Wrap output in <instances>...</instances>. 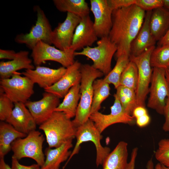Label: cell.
I'll return each instance as SVG.
<instances>
[{
	"label": "cell",
	"instance_id": "4fadbf2b",
	"mask_svg": "<svg viewBox=\"0 0 169 169\" xmlns=\"http://www.w3.org/2000/svg\"><path fill=\"white\" fill-rule=\"evenodd\" d=\"M81 18L73 13H67L64 21L59 23L52 31V44L60 50L69 49L72 45L76 28Z\"/></svg>",
	"mask_w": 169,
	"mask_h": 169
},
{
	"label": "cell",
	"instance_id": "5b68a950",
	"mask_svg": "<svg viewBox=\"0 0 169 169\" xmlns=\"http://www.w3.org/2000/svg\"><path fill=\"white\" fill-rule=\"evenodd\" d=\"M97 45L94 47H85L81 51H75L74 55H83L91 59L93 62V66L106 76L112 70V59L117 47L108 36L100 38L97 41Z\"/></svg>",
	"mask_w": 169,
	"mask_h": 169
},
{
	"label": "cell",
	"instance_id": "cb8c5ba5",
	"mask_svg": "<svg viewBox=\"0 0 169 169\" xmlns=\"http://www.w3.org/2000/svg\"><path fill=\"white\" fill-rule=\"evenodd\" d=\"M128 144L121 141L104 160L103 169H127L128 162Z\"/></svg>",
	"mask_w": 169,
	"mask_h": 169
},
{
	"label": "cell",
	"instance_id": "d590c367",
	"mask_svg": "<svg viewBox=\"0 0 169 169\" xmlns=\"http://www.w3.org/2000/svg\"><path fill=\"white\" fill-rule=\"evenodd\" d=\"M138 148L135 147L132 150L130 161L128 162L127 169H135V161L137 155ZM146 169H155L152 158L149 160L146 164Z\"/></svg>",
	"mask_w": 169,
	"mask_h": 169
},
{
	"label": "cell",
	"instance_id": "ab89813d",
	"mask_svg": "<svg viewBox=\"0 0 169 169\" xmlns=\"http://www.w3.org/2000/svg\"><path fill=\"white\" fill-rule=\"evenodd\" d=\"M163 115L165 119L162 129L165 131L169 133V98L167 101Z\"/></svg>",
	"mask_w": 169,
	"mask_h": 169
},
{
	"label": "cell",
	"instance_id": "bcb514c9",
	"mask_svg": "<svg viewBox=\"0 0 169 169\" xmlns=\"http://www.w3.org/2000/svg\"><path fill=\"white\" fill-rule=\"evenodd\" d=\"M163 7L169 10V0H163Z\"/></svg>",
	"mask_w": 169,
	"mask_h": 169
},
{
	"label": "cell",
	"instance_id": "f546056e",
	"mask_svg": "<svg viewBox=\"0 0 169 169\" xmlns=\"http://www.w3.org/2000/svg\"><path fill=\"white\" fill-rule=\"evenodd\" d=\"M130 61V57L127 56L123 55L117 58L115 66L104 78L105 81L113 84L116 89L120 85L121 76Z\"/></svg>",
	"mask_w": 169,
	"mask_h": 169
},
{
	"label": "cell",
	"instance_id": "8fae6325",
	"mask_svg": "<svg viewBox=\"0 0 169 169\" xmlns=\"http://www.w3.org/2000/svg\"><path fill=\"white\" fill-rule=\"evenodd\" d=\"M31 57L36 66L47 61L57 62L67 68L75 62L74 53L71 48L62 51L42 41L38 43L32 50Z\"/></svg>",
	"mask_w": 169,
	"mask_h": 169
},
{
	"label": "cell",
	"instance_id": "b9f144b4",
	"mask_svg": "<svg viewBox=\"0 0 169 169\" xmlns=\"http://www.w3.org/2000/svg\"><path fill=\"white\" fill-rule=\"evenodd\" d=\"M147 114H148V112L145 107L138 106L133 110L132 116L135 119H136Z\"/></svg>",
	"mask_w": 169,
	"mask_h": 169
},
{
	"label": "cell",
	"instance_id": "d6986e66",
	"mask_svg": "<svg viewBox=\"0 0 169 169\" xmlns=\"http://www.w3.org/2000/svg\"><path fill=\"white\" fill-rule=\"evenodd\" d=\"M14 104L13 111L6 121L17 131L27 135L36 130L37 124L25 104L18 102Z\"/></svg>",
	"mask_w": 169,
	"mask_h": 169
},
{
	"label": "cell",
	"instance_id": "60d3db41",
	"mask_svg": "<svg viewBox=\"0 0 169 169\" xmlns=\"http://www.w3.org/2000/svg\"><path fill=\"white\" fill-rule=\"evenodd\" d=\"M137 125L140 127H143L148 125L150 121V117L148 114L136 119Z\"/></svg>",
	"mask_w": 169,
	"mask_h": 169
},
{
	"label": "cell",
	"instance_id": "52a82bcc",
	"mask_svg": "<svg viewBox=\"0 0 169 169\" xmlns=\"http://www.w3.org/2000/svg\"><path fill=\"white\" fill-rule=\"evenodd\" d=\"M35 9L37 13L35 24L32 27L29 33L18 34L15 38L16 43L25 44L31 50L40 41L50 45L52 44L53 30L49 20L39 7L36 6Z\"/></svg>",
	"mask_w": 169,
	"mask_h": 169
},
{
	"label": "cell",
	"instance_id": "ee69618b",
	"mask_svg": "<svg viewBox=\"0 0 169 169\" xmlns=\"http://www.w3.org/2000/svg\"><path fill=\"white\" fill-rule=\"evenodd\" d=\"M0 169H13L5 162L4 158H0Z\"/></svg>",
	"mask_w": 169,
	"mask_h": 169
},
{
	"label": "cell",
	"instance_id": "ac0fdd59",
	"mask_svg": "<svg viewBox=\"0 0 169 169\" xmlns=\"http://www.w3.org/2000/svg\"><path fill=\"white\" fill-rule=\"evenodd\" d=\"M94 23L89 15L82 18L76 27L70 48L75 51L91 47L98 40Z\"/></svg>",
	"mask_w": 169,
	"mask_h": 169
},
{
	"label": "cell",
	"instance_id": "7bdbcfd3",
	"mask_svg": "<svg viewBox=\"0 0 169 169\" xmlns=\"http://www.w3.org/2000/svg\"><path fill=\"white\" fill-rule=\"evenodd\" d=\"M158 46L169 44V28L165 35L158 42Z\"/></svg>",
	"mask_w": 169,
	"mask_h": 169
},
{
	"label": "cell",
	"instance_id": "e0dca14e",
	"mask_svg": "<svg viewBox=\"0 0 169 169\" xmlns=\"http://www.w3.org/2000/svg\"><path fill=\"white\" fill-rule=\"evenodd\" d=\"M81 64L75 61L72 65L66 68L65 73L61 78L52 86L44 90L59 98L64 97L70 88L76 84L80 83Z\"/></svg>",
	"mask_w": 169,
	"mask_h": 169
},
{
	"label": "cell",
	"instance_id": "4316f807",
	"mask_svg": "<svg viewBox=\"0 0 169 169\" xmlns=\"http://www.w3.org/2000/svg\"><path fill=\"white\" fill-rule=\"evenodd\" d=\"M53 2L61 12L70 13L81 18L89 15L90 10L84 0H54Z\"/></svg>",
	"mask_w": 169,
	"mask_h": 169
},
{
	"label": "cell",
	"instance_id": "9c48e42d",
	"mask_svg": "<svg viewBox=\"0 0 169 169\" xmlns=\"http://www.w3.org/2000/svg\"><path fill=\"white\" fill-rule=\"evenodd\" d=\"M151 84L147 106L159 114L163 115L169 98V86L166 78L165 69L153 68Z\"/></svg>",
	"mask_w": 169,
	"mask_h": 169
},
{
	"label": "cell",
	"instance_id": "74e56055",
	"mask_svg": "<svg viewBox=\"0 0 169 169\" xmlns=\"http://www.w3.org/2000/svg\"><path fill=\"white\" fill-rule=\"evenodd\" d=\"M19 161L12 157L11 167L13 169H40V166L37 164H33L30 166H25L20 164Z\"/></svg>",
	"mask_w": 169,
	"mask_h": 169
},
{
	"label": "cell",
	"instance_id": "83f0119b",
	"mask_svg": "<svg viewBox=\"0 0 169 169\" xmlns=\"http://www.w3.org/2000/svg\"><path fill=\"white\" fill-rule=\"evenodd\" d=\"M93 96L91 114L99 111L102 102L110 95L109 84L104 79H96L93 84Z\"/></svg>",
	"mask_w": 169,
	"mask_h": 169
},
{
	"label": "cell",
	"instance_id": "f1b7e54d",
	"mask_svg": "<svg viewBox=\"0 0 169 169\" xmlns=\"http://www.w3.org/2000/svg\"><path fill=\"white\" fill-rule=\"evenodd\" d=\"M117 95L125 111L132 116L133 110L138 106L136 91L120 85L116 89Z\"/></svg>",
	"mask_w": 169,
	"mask_h": 169
},
{
	"label": "cell",
	"instance_id": "6da1fadb",
	"mask_svg": "<svg viewBox=\"0 0 169 169\" xmlns=\"http://www.w3.org/2000/svg\"><path fill=\"white\" fill-rule=\"evenodd\" d=\"M145 11L135 4L113 11L112 27L108 37L116 46V58L130 57L131 45L143 23Z\"/></svg>",
	"mask_w": 169,
	"mask_h": 169
},
{
	"label": "cell",
	"instance_id": "3957f363",
	"mask_svg": "<svg viewBox=\"0 0 169 169\" xmlns=\"http://www.w3.org/2000/svg\"><path fill=\"white\" fill-rule=\"evenodd\" d=\"M50 148L57 147L75 137L77 127L72 120L62 112L54 111L50 117L39 125Z\"/></svg>",
	"mask_w": 169,
	"mask_h": 169
},
{
	"label": "cell",
	"instance_id": "44dd1931",
	"mask_svg": "<svg viewBox=\"0 0 169 169\" xmlns=\"http://www.w3.org/2000/svg\"><path fill=\"white\" fill-rule=\"evenodd\" d=\"M29 52L21 51L17 53L14 59L8 61L0 62L1 79L10 78L18 70L23 69H33L32 60L29 58Z\"/></svg>",
	"mask_w": 169,
	"mask_h": 169
},
{
	"label": "cell",
	"instance_id": "7402d4cb",
	"mask_svg": "<svg viewBox=\"0 0 169 169\" xmlns=\"http://www.w3.org/2000/svg\"><path fill=\"white\" fill-rule=\"evenodd\" d=\"M73 140H69L54 149H46L44 163L40 169H59L61 164L69 157L72 151L69 150L73 146Z\"/></svg>",
	"mask_w": 169,
	"mask_h": 169
},
{
	"label": "cell",
	"instance_id": "9a60e30c",
	"mask_svg": "<svg viewBox=\"0 0 169 169\" xmlns=\"http://www.w3.org/2000/svg\"><path fill=\"white\" fill-rule=\"evenodd\" d=\"M60 104L59 98L50 93L45 92L43 97L36 101L28 100L25 105L39 125L45 122L51 116Z\"/></svg>",
	"mask_w": 169,
	"mask_h": 169
},
{
	"label": "cell",
	"instance_id": "5bb4252c",
	"mask_svg": "<svg viewBox=\"0 0 169 169\" xmlns=\"http://www.w3.org/2000/svg\"><path fill=\"white\" fill-rule=\"evenodd\" d=\"M94 18V27L98 38L108 36L112 25L113 10L107 0H90Z\"/></svg>",
	"mask_w": 169,
	"mask_h": 169
},
{
	"label": "cell",
	"instance_id": "7dc6e473",
	"mask_svg": "<svg viewBox=\"0 0 169 169\" xmlns=\"http://www.w3.org/2000/svg\"><path fill=\"white\" fill-rule=\"evenodd\" d=\"M155 169H162L161 165L159 163H158L156 165Z\"/></svg>",
	"mask_w": 169,
	"mask_h": 169
},
{
	"label": "cell",
	"instance_id": "d4e9b609",
	"mask_svg": "<svg viewBox=\"0 0 169 169\" xmlns=\"http://www.w3.org/2000/svg\"><path fill=\"white\" fill-rule=\"evenodd\" d=\"M27 135L16 130L10 124L0 123V158H4L11 150V144L16 139L25 137Z\"/></svg>",
	"mask_w": 169,
	"mask_h": 169
},
{
	"label": "cell",
	"instance_id": "603a6c76",
	"mask_svg": "<svg viewBox=\"0 0 169 169\" xmlns=\"http://www.w3.org/2000/svg\"><path fill=\"white\" fill-rule=\"evenodd\" d=\"M149 27L153 38L156 41H158L169 28V10L162 7L152 10Z\"/></svg>",
	"mask_w": 169,
	"mask_h": 169
},
{
	"label": "cell",
	"instance_id": "f6af8a7d",
	"mask_svg": "<svg viewBox=\"0 0 169 169\" xmlns=\"http://www.w3.org/2000/svg\"><path fill=\"white\" fill-rule=\"evenodd\" d=\"M165 76L169 86V66L165 69Z\"/></svg>",
	"mask_w": 169,
	"mask_h": 169
},
{
	"label": "cell",
	"instance_id": "d6a6232c",
	"mask_svg": "<svg viewBox=\"0 0 169 169\" xmlns=\"http://www.w3.org/2000/svg\"><path fill=\"white\" fill-rule=\"evenodd\" d=\"M158 145L155 157L161 165L169 169V138L161 139Z\"/></svg>",
	"mask_w": 169,
	"mask_h": 169
},
{
	"label": "cell",
	"instance_id": "f35d334b",
	"mask_svg": "<svg viewBox=\"0 0 169 169\" xmlns=\"http://www.w3.org/2000/svg\"><path fill=\"white\" fill-rule=\"evenodd\" d=\"M17 53L14 50L0 49V59L12 60L16 57Z\"/></svg>",
	"mask_w": 169,
	"mask_h": 169
},
{
	"label": "cell",
	"instance_id": "ffe728a7",
	"mask_svg": "<svg viewBox=\"0 0 169 169\" xmlns=\"http://www.w3.org/2000/svg\"><path fill=\"white\" fill-rule=\"evenodd\" d=\"M151 12L152 11H148L146 13L143 24L131 43L130 56H138L148 48L155 46L156 41L152 35L149 27Z\"/></svg>",
	"mask_w": 169,
	"mask_h": 169
},
{
	"label": "cell",
	"instance_id": "1f68e13d",
	"mask_svg": "<svg viewBox=\"0 0 169 169\" xmlns=\"http://www.w3.org/2000/svg\"><path fill=\"white\" fill-rule=\"evenodd\" d=\"M138 81V71L137 67L134 63L130 60L121 76L120 85L136 91Z\"/></svg>",
	"mask_w": 169,
	"mask_h": 169
},
{
	"label": "cell",
	"instance_id": "7a4b0ae2",
	"mask_svg": "<svg viewBox=\"0 0 169 169\" xmlns=\"http://www.w3.org/2000/svg\"><path fill=\"white\" fill-rule=\"evenodd\" d=\"M80 71V97L76 115L72 120L77 128L89 119L93 96V84L98 78L104 75L101 71L88 64H81Z\"/></svg>",
	"mask_w": 169,
	"mask_h": 169
},
{
	"label": "cell",
	"instance_id": "30bf717a",
	"mask_svg": "<svg viewBox=\"0 0 169 169\" xmlns=\"http://www.w3.org/2000/svg\"><path fill=\"white\" fill-rule=\"evenodd\" d=\"M15 73L9 78L1 79L0 89L14 103L25 104L34 93V84L28 78Z\"/></svg>",
	"mask_w": 169,
	"mask_h": 169
},
{
	"label": "cell",
	"instance_id": "836d02e7",
	"mask_svg": "<svg viewBox=\"0 0 169 169\" xmlns=\"http://www.w3.org/2000/svg\"><path fill=\"white\" fill-rule=\"evenodd\" d=\"M14 106V103L0 89V120L1 121H6L10 115Z\"/></svg>",
	"mask_w": 169,
	"mask_h": 169
},
{
	"label": "cell",
	"instance_id": "7c38bea8",
	"mask_svg": "<svg viewBox=\"0 0 169 169\" xmlns=\"http://www.w3.org/2000/svg\"><path fill=\"white\" fill-rule=\"evenodd\" d=\"M114 101L110 107V113L103 114L99 111L91 114L89 119L94 123L100 132L102 133L109 126L113 124L122 123L131 124L135 119L127 114L123 110L116 94L114 95Z\"/></svg>",
	"mask_w": 169,
	"mask_h": 169
},
{
	"label": "cell",
	"instance_id": "e575fe53",
	"mask_svg": "<svg viewBox=\"0 0 169 169\" xmlns=\"http://www.w3.org/2000/svg\"><path fill=\"white\" fill-rule=\"evenodd\" d=\"M135 4L145 11H152L163 7V0H136Z\"/></svg>",
	"mask_w": 169,
	"mask_h": 169
},
{
	"label": "cell",
	"instance_id": "c3c4849f",
	"mask_svg": "<svg viewBox=\"0 0 169 169\" xmlns=\"http://www.w3.org/2000/svg\"><path fill=\"white\" fill-rule=\"evenodd\" d=\"M161 165V168L162 169H169L166 167H165V166L162 165Z\"/></svg>",
	"mask_w": 169,
	"mask_h": 169
},
{
	"label": "cell",
	"instance_id": "277c9868",
	"mask_svg": "<svg viewBox=\"0 0 169 169\" xmlns=\"http://www.w3.org/2000/svg\"><path fill=\"white\" fill-rule=\"evenodd\" d=\"M44 140L43 135L36 130L31 131L24 138L16 139L11 144L13 153L12 157L18 161L24 158H30L42 166L45 160L43 151Z\"/></svg>",
	"mask_w": 169,
	"mask_h": 169
},
{
	"label": "cell",
	"instance_id": "ba28073f",
	"mask_svg": "<svg viewBox=\"0 0 169 169\" xmlns=\"http://www.w3.org/2000/svg\"><path fill=\"white\" fill-rule=\"evenodd\" d=\"M155 48V46L151 47L138 56H130V60L135 63L138 69V81L136 91L138 106L145 107V100L149 93L153 69L150 57Z\"/></svg>",
	"mask_w": 169,
	"mask_h": 169
},
{
	"label": "cell",
	"instance_id": "8992f818",
	"mask_svg": "<svg viewBox=\"0 0 169 169\" xmlns=\"http://www.w3.org/2000/svg\"><path fill=\"white\" fill-rule=\"evenodd\" d=\"M101 133L94 122L89 119L86 122L77 128L75 138L76 142L68 161L80 150V145L83 142L90 141L95 145L96 150V164L98 167L102 165L104 160L110 152V148L103 147L100 143L102 138Z\"/></svg>",
	"mask_w": 169,
	"mask_h": 169
},
{
	"label": "cell",
	"instance_id": "2e32d148",
	"mask_svg": "<svg viewBox=\"0 0 169 169\" xmlns=\"http://www.w3.org/2000/svg\"><path fill=\"white\" fill-rule=\"evenodd\" d=\"M66 68L61 67L53 69L38 66L33 69H25L21 74L37 84L44 89L50 87L58 82L66 72Z\"/></svg>",
	"mask_w": 169,
	"mask_h": 169
},
{
	"label": "cell",
	"instance_id": "8d00e7d4",
	"mask_svg": "<svg viewBox=\"0 0 169 169\" xmlns=\"http://www.w3.org/2000/svg\"><path fill=\"white\" fill-rule=\"evenodd\" d=\"M136 0H107L112 9L114 10L135 4Z\"/></svg>",
	"mask_w": 169,
	"mask_h": 169
},
{
	"label": "cell",
	"instance_id": "4dcf8cb0",
	"mask_svg": "<svg viewBox=\"0 0 169 169\" xmlns=\"http://www.w3.org/2000/svg\"><path fill=\"white\" fill-rule=\"evenodd\" d=\"M151 67L165 69L169 66V44L158 46L152 51L150 57Z\"/></svg>",
	"mask_w": 169,
	"mask_h": 169
},
{
	"label": "cell",
	"instance_id": "484cf974",
	"mask_svg": "<svg viewBox=\"0 0 169 169\" xmlns=\"http://www.w3.org/2000/svg\"><path fill=\"white\" fill-rule=\"evenodd\" d=\"M80 84L77 83L70 88L54 111L63 112L70 119L75 117L80 97Z\"/></svg>",
	"mask_w": 169,
	"mask_h": 169
}]
</instances>
